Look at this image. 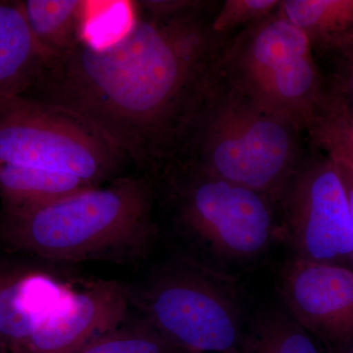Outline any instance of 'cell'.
<instances>
[{
    "label": "cell",
    "instance_id": "4",
    "mask_svg": "<svg viewBox=\"0 0 353 353\" xmlns=\"http://www.w3.org/2000/svg\"><path fill=\"white\" fill-rule=\"evenodd\" d=\"M222 81L260 108L307 131L326 83L304 32L277 9L232 36Z\"/></svg>",
    "mask_w": 353,
    "mask_h": 353
},
{
    "label": "cell",
    "instance_id": "2",
    "mask_svg": "<svg viewBox=\"0 0 353 353\" xmlns=\"http://www.w3.org/2000/svg\"><path fill=\"white\" fill-rule=\"evenodd\" d=\"M155 201L152 176L115 178L39 208L3 210L0 241L48 261H138L157 241Z\"/></svg>",
    "mask_w": 353,
    "mask_h": 353
},
{
    "label": "cell",
    "instance_id": "16",
    "mask_svg": "<svg viewBox=\"0 0 353 353\" xmlns=\"http://www.w3.org/2000/svg\"><path fill=\"white\" fill-rule=\"evenodd\" d=\"M306 132L320 152L340 155L353 166V110L330 83Z\"/></svg>",
    "mask_w": 353,
    "mask_h": 353
},
{
    "label": "cell",
    "instance_id": "12",
    "mask_svg": "<svg viewBox=\"0 0 353 353\" xmlns=\"http://www.w3.org/2000/svg\"><path fill=\"white\" fill-rule=\"evenodd\" d=\"M20 4L32 38L48 63L75 48L115 1L25 0Z\"/></svg>",
    "mask_w": 353,
    "mask_h": 353
},
{
    "label": "cell",
    "instance_id": "19",
    "mask_svg": "<svg viewBox=\"0 0 353 353\" xmlns=\"http://www.w3.org/2000/svg\"><path fill=\"white\" fill-rule=\"evenodd\" d=\"M279 0H226L213 19L218 34L232 36L238 28H245L268 17L280 6Z\"/></svg>",
    "mask_w": 353,
    "mask_h": 353
},
{
    "label": "cell",
    "instance_id": "22",
    "mask_svg": "<svg viewBox=\"0 0 353 353\" xmlns=\"http://www.w3.org/2000/svg\"><path fill=\"white\" fill-rule=\"evenodd\" d=\"M336 353H353V343L352 345H347V347L339 348L336 350Z\"/></svg>",
    "mask_w": 353,
    "mask_h": 353
},
{
    "label": "cell",
    "instance_id": "1",
    "mask_svg": "<svg viewBox=\"0 0 353 353\" xmlns=\"http://www.w3.org/2000/svg\"><path fill=\"white\" fill-rule=\"evenodd\" d=\"M214 6L199 0L157 16L117 1L75 48L46 64L30 97L80 116L125 160L159 176L182 157L222 81L232 36L213 29Z\"/></svg>",
    "mask_w": 353,
    "mask_h": 353
},
{
    "label": "cell",
    "instance_id": "7",
    "mask_svg": "<svg viewBox=\"0 0 353 353\" xmlns=\"http://www.w3.org/2000/svg\"><path fill=\"white\" fill-rule=\"evenodd\" d=\"M143 315L182 352L240 353L245 334L236 292L203 269L158 275L141 301Z\"/></svg>",
    "mask_w": 353,
    "mask_h": 353
},
{
    "label": "cell",
    "instance_id": "11",
    "mask_svg": "<svg viewBox=\"0 0 353 353\" xmlns=\"http://www.w3.org/2000/svg\"><path fill=\"white\" fill-rule=\"evenodd\" d=\"M75 290L39 267L0 259V341L9 353Z\"/></svg>",
    "mask_w": 353,
    "mask_h": 353
},
{
    "label": "cell",
    "instance_id": "10",
    "mask_svg": "<svg viewBox=\"0 0 353 353\" xmlns=\"http://www.w3.org/2000/svg\"><path fill=\"white\" fill-rule=\"evenodd\" d=\"M118 281L88 283L74 290L17 348L10 353H75L126 320L131 301Z\"/></svg>",
    "mask_w": 353,
    "mask_h": 353
},
{
    "label": "cell",
    "instance_id": "8",
    "mask_svg": "<svg viewBox=\"0 0 353 353\" xmlns=\"http://www.w3.org/2000/svg\"><path fill=\"white\" fill-rule=\"evenodd\" d=\"M322 155L299 164L277 202L296 257L353 269L350 206L333 160Z\"/></svg>",
    "mask_w": 353,
    "mask_h": 353
},
{
    "label": "cell",
    "instance_id": "24",
    "mask_svg": "<svg viewBox=\"0 0 353 353\" xmlns=\"http://www.w3.org/2000/svg\"><path fill=\"white\" fill-rule=\"evenodd\" d=\"M178 353H199V352H181Z\"/></svg>",
    "mask_w": 353,
    "mask_h": 353
},
{
    "label": "cell",
    "instance_id": "21",
    "mask_svg": "<svg viewBox=\"0 0 353 353\" xmlns=\"http://www.w3.org/2000/svg\"><path fill=\"white\" fill-rule=\"evenodd\" d=\"M325 154L328 155L333 160L336 172H338L341 183H343V189H345V194H347L348 206H350L353 231V166L347 159L340 157V155L333 154V153H325Z\"/></svg>",
    "mask_w": 353,
    "mask_h": 353
},
{
    "label": "cell",
    "instance_id": "18",
    "mask_svg": "<svg viewBox=\"0 0 353 353\" xmlns=\"http://www.w3.org/2000/svg\"><path fill=\"white\" fill-rule=\"evenodd\" d=\"M178 348L141 315L83 345L75 353H178Z\"/></svg>",
    "mask_w": 353,
    "mask_h": 353
},
{
    "label": "cell",
    "instance_id": "9",
    "mask_svg": "<svg viewBox=\"0 0 353 353\" xmlns=\"http://www.w3.org/2000/svg\"><path fill=\"white\" fill-rule=\"evenodd\" d=\"M290 315L336 350L353 343V269L294 256L280 278Z\"/></svg>",
    "mask_w": 353,
    "mask_h": 353
},
{
    "label": "cell",
    "instance_id": "5",
    "mask_svg": "<svg viewBox=\"0 0 353 353\" xmlns=\"http://www.w3.org/2000/svg\"><path fill=\"white\" fill-rule=\"evenodd\" d=\"M181 226L211 252L245 260L266 250L274 234L273 201L188 160L160 175Z\"/></svg>",
    "mask_w": 353,
    "mask_h": 353
},
{
    "label": "cell",
    "instance_id": "6",
    "mask_svg": "<svg viewBox=\"0 0 353 353\" xmlns=\"http://www.w3.org/2000/svg\"><path fill=\"white\" fill-rule=\"evenodd\" d=\"M124 161L97 128L68 109L26 95L0 104V163L101 185L114 180Z\"/></svg>",
    "mask_w": 353,
    "mask_h": 353
},
{
    "label": "cell",
    "instance_id": "3",
    "mask_svg": "<svg viewBox=\"0 0 353 353\" xmlns=\"http://www.w3.org/2000/svg\"><path fill=\"white\" fill-rule=\"evenodd\" d=\"M301 134L221 81L178 160L277 202L301 163Z\"/></svg>",
    "mask_w": 353,
    "mask_h": 353
},
{
    "label": "cell",
    "instance_id": "14",
    "mask_svg": "<svg viewBox=\"0 0 353 353\" xmlns=\"http://www.w3.org/2000/svg\"><path fill=\"white\" fill-rule=\"evenodd\" d=\"M279 9L313 50L336 53L353 41V0H284Z\"/></svg>",
    "mask_w": 353,
    "mask_h": 353
},
{
    "label": "cell",
    "instance_id": "17",
    "mask_svg": "<svg viewBox=\"0 0 353 353\" xmlns=\"http://www.w3.org/2000/svg\"><path fill=\"white\" fill-rule=\"evenodd\" d=\"M240 353H321L312 334L290 314L272 312L245 334Z\"/></svg>",
    "mask_w": 353,
    "mask_h": 353
},
{
    "label": "cell",
    "instance_id": "13",
    "mask_svg": "<svg viewBox=\"0 0 353 353\" xmlns=\"http://www.w3.org/2000/svg\"><path fill=\"white\" fill-rule=\"evenodd\" d=\"M46 64L20 1L0 2V104L27 94Z\"/></svg>",
    "mask_w": 353,
    "mask_h": 353
},
{
    "label": "cell",
    "instance_id": "20",
    "mask_svg": "<svg viewBox=\"0 0 353 353\" xmlns=\"http://www.w3.org/2000/svg\"><path fill=\"white\" fill-rule=\"evenodd\" d=\"M334 54L336 64L330 83L353 110V41Z\"/></svg>",
    "mask_w": 353,
    "mask_h": 353
},
{
    "label": "cell",
    "instance_id": "15",
    "mask_svg": "<svg viewBox=\"0 0 353 353\" xmlns=\"http://www.w3.org/2000/svg\"><path fill=\"white\" fill-rule=\"evenodd\" d=\"M94 187L97 185L75 176L0 163V199L3 210L39 208Z\"/></svg>",
    "mask_w": 353,
    "mask_h": 353
},
{
    "label": "cell",
    "instance_id": "23",
    "mask_svg": "<svg viewBox=\"0 0 353 353\" xmlns=\"http://www.w3.org/2000/svg\"><path fill=\"white\" fill-rule=\"evenodd\" d=\"M0 353H9L8 350L1 341H0Z\"/></svg>",
    "mask_w": 353,
    "mask_h": 353
}]
</instances>
